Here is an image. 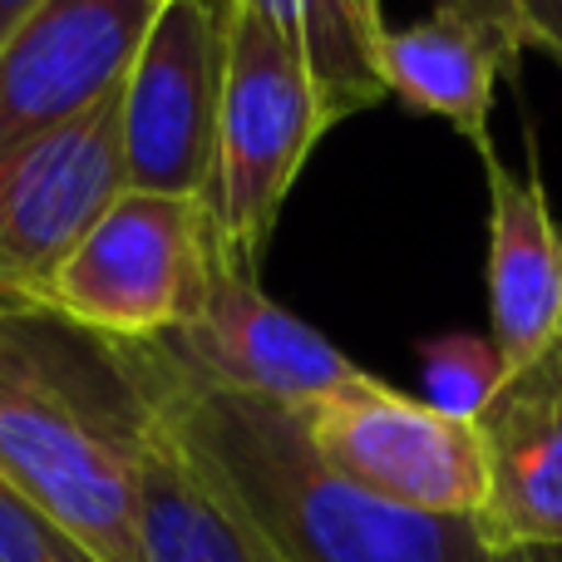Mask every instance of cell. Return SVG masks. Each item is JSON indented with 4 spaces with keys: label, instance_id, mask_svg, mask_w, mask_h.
<instances>
[{
    "label": "cell",
    "instance_id": "15",
    "mask_svg": "<svg viewBox=\"0 0 562 562\" xmlns=\"http://www.w3.org/2000/svg\"><path fill=\"white\" fill-rule=\"evenodd\" d=\"M419 380H425V405L445 409L454 419H474L494 405L504 390L508 366L498 346L474 330H445L419 346Z\"/></svg>",
    "mask_w": 562,
    "mask_h": 562
},
{
    "label": "cell",
    "instance_id": "22",
    "mask_svg": "<svg viewBox=\"0 0 562 562\" xmlns=\"http://www.w3.org/2000/svg\"><path fill=\"white\" fill-rule=\"evenodd\" d=\"M154 5H164V0H154Z\"/></svg>",
    "mask_w": 562,
    "mask_h": 562
},
{
    "label": "cell",
    "instance_id": "1",
    "mask_svg": "<svg viewBox=\"0 0 562 562\" xmlns=\"http://www.w3.org/2000/svg\"><path fill=\"white\" fill-rule=\"evenodd\" d=\"M158 429L134 340L0 301V479L99 562H144L138 464Z\"/></svg>",
    "mask_w": 562,
    "mask_h": 562
},
{
    "label": "cell",
    "instance_id": "11",
    "mask_svg": "<svg viewBox=\"0 0 562 562\" xmlns=\"http://www.w3.org/2000/svg\"><path fill=\"white\" fill-rule=\"evenodd\" d=\"M488 173V340L508 375L562 340V223L548 207L538 154L524 173L484 158Z\"/></svg>",
    "mask_w": 562,
    "mask_h": 562
},
{
    "label": "cell",
    "instance_id": "18",
    "mask_svg": "<svg viewBox=\"0 0 562 562\" xmlns=\"http://www.w3.org/2000/svg\"><path fill=\"white\" fill-rule=\"evenodd\" d=\"M518 5L533 30V49H548L562 69V0H518Z\"/></svg>",
    "mask_w": 562,
    "mask_h": 562
},
{
    "label": "cell",
    "instance_id": "5",
    "mask_svg": "<svg viewBox=\"0 0 562 562\" xmlns=\"http://www.w3.org/2000/svg\"><path fill=\"white\" fill-rule=\"evenodd\" d=\"M311 449L366 494L429 518H479L488 498V459L474 419L360 375L356 385L296 409Z\"/></svg>",
    "mask_w": 562,
    "mask_h": 562
},
{
    "label": "cell",
    "instance_id": "4",
    "mask_svg": "<svg viewBox=\"0 0 562 562\" xmlns=\"http://www.w3.org/2000/svg\"><path fill=\"white\" fill-rule=\"evenodd\" d=\"M217 257L203 198L128 188L55 272L45 306L109 340H164L198 321Z\"/></svg>",
    "mask_w": 562,
    "mask_h": 562
},
{
    "label": "cell",
    "instance_id": "19",
    "mask_svg": "<svg viewBox=\"0 0 562 562\" xmlns=\"http://www.w3.org/2000/svg\"><path fill=\"white\" fill-rule=\"evenodd\" d=\"M35 5H40V0H0V45H5L10 30H15Z\"/></svg>",
    "mask_w": 562,
    "mask_h": 562
},
{
    "label": "cell",
    "instance_id": "12",
    "mask_svg": "<svg viewBox=\"0 0 562 562\" xmlns=\"http://www.w3.org/2000/svg\"><path fill=\"white\" fill-rule=\"evenodd\" d=\"M518 65L524 55L508 40L449 10H429L425 20H409V25H390L380 45L385 94H395L415 114L445 119L459 138L479 148V158L494 154V138H488L494 89L504 75H518Z\"/></svg>",
    "mask_w": 562,
    "mask_h": 562
},
{
    "label": "cell",
    "instance_id": "2",
    "mask_svg": "<svg viewBox=\"0 0 562 562\" xmlns=\"http://www.w3.org/2000/svg\"><path fill=\"white\" fill-rule=\"evenodd\" d=\"M134 346L173 445L281 562H498L474 518L409 514L336 474L311 449L296 409L207 390L148 340Z\"/></svg>",
    "mask_w": 562,
    "mask_h": 562
},
{
    "label": "cell",
    "instance_id": "21",
    "mask_svg": "<svg viewBox=\"0 0 562 562\" xmlns=\"http://www.w3.org/2000/svg\"><path fill=\"white\" fill-rule=\"evenodd\" d=\"M498 562H524V553H504V558H498Z\"/></svg>",
    "mask_w": 562,
    "mask_h": 562
},
{
    "label": "cell",
    "instance_id": "13",
    "mask_svg": "<svg viewBox=\"0 0 562 562\" xmlns=\"http://www.w3.org/2000/svg\"><path fill=\"white\" fill-rule=\"evenodd\" d=\"M138 543L144 562H281L277 548L188 464L164 419L138 464Z\"/></svg>",
    "mask_w": 562,
    "mask_h": 562
},
{
    "label": "cell",
    "instance_id": "3",
    "mask_svg": "<svg viewBox=\"0 0 562 562\" xmlns=\"http://www.w3.org/2000/svg\"><path fill=\"white\" fill-rule=\"evenodd\" d=\"M321 134L326 124H321V104L301 55L247 0H233L217 164L203 207L217 227L223 252L237 267L257 272L262 252L272 247L291 183Z\"/></svg>",
    "mask_w": 562,
    "mask_h": 562
},
{
    "label": "cell",
    "instance_id": "6",
    "mask_svg": "<svg viewBox=\"0 0 562 562\" xmlns=\"http://www.w3.org/2000/svg\"><path fill=\"white\" fill-rule=\"evenodd\" d=\"M124 193V89L0 154V301L45 306L55 272Z\"/></svg>",
    "mask_w": 562,
    "mask_h": 562
},
{
    "label": "cell",
    "instance_id": "7",
    "mask_svg": "<svg viewBox=\"0 0 562 562\" xmlns=\"http://www.w3.org/2000/svg\"><path fill=\"white\" fill-rule=\"evenodd\" d=\"M233 0H164L124 79V158L134 193L207 198L227 79Z\"/></svg>",
    "mask_w": 562,
    "mask_h": 562
},
{
    "label": "cell",
    "instance_id": "14",
    "mask_svg": "<svg viewBox=\"0 0 562 562\" xmlns=\"http://www.w3.org/2000/svg\"><path fill=\"white\" fill-rule=\"evenodd\" d=\"M247 5L301 55L326 128L385 99L380 45L390 25L380 15V0H247Z\"/></svg>",
    "mask_w": 562,
    "mask_h": 562
},
{
    "label": "cell",
    "instance_id": "8",
    "mask_svg": "<svg viewBox=\"0 0 562 562\" xmlns=\"http://www.w3.org/2000/svg\"><path fill=\"white\" fill-rule=\"evenodd\" d=\"M148 346L198 385L233 390V395H252L286 409H306L366 375L316 326L277 306L257 272L237 267L227 252L217 257L213 291L193 326L148 340Z\"/></svg>",
    "mask_w": 562,
    "mask_h": 562
},
{
    "label": "cell",
    "instance_id": "17",
    "mask_svg": "<svg viewBox=\"0 0 562 562\" xmlns=\"http://www.w3.org/2000/svg\"><path fill=\"white\" fill-rule=\"evenodd\" d=\"M435 10H449V15H464V20H474V25L494 30L498 40H508V45L518 49V55L533 49V30H528L518 0H435Z\"/></svg>",
    "mask_w": 562,
    "mask_h": 562
},
{
    "label": "cell",
    "instance_id": "9",
    "mask_svg": "<svg viewBox=\"0 0 562 562\" xmlns=\"http://www.w3.org/2000/svg\"><path fill=\"white\" fill-rule=\"evenodd\" d=\"M154 0H40L0 45V154L124 89Z\"/></svg>",
    "mask_w": 562,
    "mask_h": 562
},
{
    "label": "cell",
    "instance_id": "20",
    "mask_svg": "<svg viewBox=\"0 0 562 562\" xmlns=\"http://www.w3.org/2000/svg\"><path fill=\"white\" fill-rule=\"evenodd\" d=\"M524 562H562V548H543V553H524Z\"/></svg>",
    "mask_w": 562,
    "mask_h": 562
},
{
    "label": "cell",
    "instance_id": "10",
    "mask_svg": "<svg viewBox=\"0 0 562 562\" xmlns=\"http://www.w3.org/2000/svg\"><path fill=\"white\" fill-rule=\"evenodd\" d=\"M488 498L474 518L484 543L504 553L562 548V340L538 366L504 380L479 415Z\"/></svg>",
    "mask_w": 562,
    "mask_h": 562
},
{
    "label": "cell",
    "instance_id": "16",
    "mask_svg": "<svg viewBox=\"0 0 562 562\" xmlns=\"http://www.w3.org/2000/svg\"><path fill=\"white\" fill-rule=\"evenodd\" d=\"M0 562H99L75 533L0 479Z\"/></svg>",
    "mask_w": 562,
    "mask_h": 562
}]
</instances>
